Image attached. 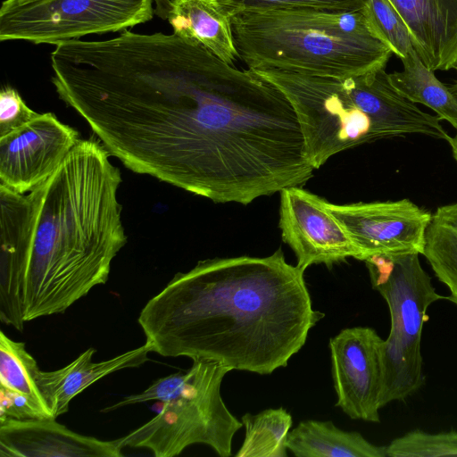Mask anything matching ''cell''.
Wrapping results in <instances>:
<instances>
[{
	"instance_id": "cell-1",
	"label": "cell",
	"mask_w": 457,
	"mask_h": 457,
	"mask_svg": "<svg viewBox=\"0 0 457 457\" xmlns=\"http://www.w3.org/2000/svg\"><path fill=\"white\" fill-rule=\"evenodd\" d=\"M129 129L143 175L214 203L248 204L314 170L285 95L188 41L142 76Z\"/></svg>"
},
{
	"instance_id": "cell-2",
	"label": "cell",
	"mask_w": 457,
	"mask_h": 457,
	"mask_svg": "<svg viewBox=\"0 0 457 457\" xmlns=\"http://www.w3.org/2000/svg\"><path fill=\"white\" fill-rule=\"evenodd\" d=\"M98 139H81L27 194L0 186V294L24 291V320L59 314L106 283L127 243L118 167Z\"/></svg>"
},
{
	"instance_id": "cell-3",
	"label": "cell",
	"mask_w": 457,
	"mask_h": 457,
	"mask_svg": "<svg viewBox=\"0 0 457 457\" xmlns=\"http://www.w3.org/2000/svg\"><path fill=\"white\" fill-rule=\"evenodd\" d=\"M324 316L312 308L304 270L278 249L198 262L151 298L137 321L160 355L264 375L287 366Z\"/></svg>"
},
{
	"instance_id": "cell-4",
	"label": "cell",
	"mask_w": 457,
	"mask_h": 457,
	"mask_svg": "<svg viewBox=\"0 0 457 457\" xmlns=\"http://www.w3.org/2000/svg\"><path fill=\"white\" fill-rule=\"evenodd\" d=\"M253 71L290 102L314 170L336 154L377 140L418 134L447 142L451 137L437 115L394 88L385 69L345 78Z\"/></svg>"
},
{
	"instance_id": "cell-5",
	"label": "cell",
	"mask_w": 457,
	"mask_h": 457,
	"mask_svg": "<svg viewBox=\"0 0 457 457\" xmlns=\"http://www.w3.org/2000/svg\"><path fill=\"white\" fill-rule=\"evenodd\" d=\"M231 23L238 56L250 70L345 78L385 69L393 54L361 10H245Z\"/></svg>"
},
{
	"instance_id": "cell-6",
	"label": "cell",
	"mask_w": 457,
	"mask_h": 457,
	"mask_svg": "<svg viewBox=\"0 0 457 457\" xmlns=\"http://www.w3.org/2000/svg\"><path fill=\"white\" fill-rule=\"evenodd\" d=\"M228 371L231 369L220 362L194 359L185 372L161 378L143 392L128 395L102 411L160 401L162 406L153 419L118 438L122 448H147L156 457H173L189 445L202 444L228 457L234 435L243 427L220 395L222 379Z\"/></svg>"
},
{
	"instance_id": "cell-7",
	"label": "cell",
	"mask_w": 457,
	"mask_h": 457,
	"mask_svg": "<svg viewBox=\"0 0 457 457\" xmlns=\"http://www.w3.org/2000/svg\"><path fill=\"white\" fill-rule=\"evenodd\" d=\"M417 253L377 254L364 261L372 287L385 299L391 318L382 345L381 406L403 401L425 383L421 335L427 311L439 295Z\"/></svg>"
},
{
	"instance_id": "cell-8",
	"label": "cell",
	"mask_w": 457,
	"mask_h": 457,
	"mask_svg": "<svg viewBox=\"0 0 457 457\" xmlns=\"http://www.w3.org/2000/svg\"><path fill=\"white\" fill-rule=\"evenodd\" d=\"M154 0H4L0 40L57 45L153 19Z\"/></svg>"
},
{
	"instance_id": "cell-9",
	"label": "cell",
	"mask_w": 457,
	"mask_h": 457,
	"mask_svg": "<svg viewBox=\"0 0 457 457\" xmlns=\"http://www.w3.org/2000/svg\"><path fill=\"white\" fill-rule=\"evenodd\" d=\"M326 206L343 226L365 261L377 254H423L431 212L408 198Z\"/></svg>"
},
{
	"instance_id": "cell-10",
	"label": "cell",
	"mask_w": 457,
	"mask_h": 457,
	"mask_svg": "<svg viewBox=\"0 0 457 457\" xmlns=\"http://www.w3.org/2000/svg\"><path fill=\"white\" fill-rule=\"evenodd\" d=\"M81 140L53 112L38 113L0 137V186L27 194L47 179Z\"/></svg>"
},
{
	"instance_id": "cell-11",
	"label": "cell",
	"mask_w": 457,
	"mask_h": 457,
	"mask_svg": "<svg viewBox=\"0 0 457 457\" xmlns=\"http://www.w3.org/2000/svg\"><path fill=\"white\" fill-rule=\"evenodd\" d=\"M383 341L368 327L344 328L329 339L336 405L351 419L380 421Z\"/></svg>"
},
{
	"instance_id": "cell-12",
	"label": "cell",
	"mask_w": 457,
	"mask_h": 457,
	"mask_svg": "<svg viewBox=\"0 0 457 457\" xmlns=\"http://www.w3.org/2000/svg\"><path fill=\"white\" fill-rule=\"evenodd\" d=\"M326 200L291 187L280 191L279 228L283 241L294 251L297 266H331L347 258L361 260L350 237L328 211Z\"/></svg>"
},
{
	"instance_id": "cell-13",
	"label": "cell",
	"mask_w": 457,
	"mask_h": 457,
	"mask_svg": "<svg viewBox=\"0 0 457 457\" xmlns=\"http://www.w3.org/2000/svg\"><path fill=\"white\" fill-rule=\"evenodd\" d=\"M56 419L0 421L1 457H120L118 439L104 441L78 434Z\"/></svg>"
},
{
	"instance_id": "cell-14",
	"label": "cell",
	"mask_w": 457,
	"mask_h": 457,
	"mask_svg": "<svg viewBox=\"0 0 457 457\" xmlns=\"http://www.w3.org/2000/svg\"><path fill=\"white\" fill-rule=\"evenodd\" d=\"M430 70L457 68V0H388Z\"/></svg>"
},
{
	"instance_id": "cell-15",
	"label": "cell",
	"mask_w": 457,
	"mask_h": 457,
	"mask_svg": "<svg viewBox=\"0 0 457 457\" xmlns=\"http://www.w3.org/2000/svg\"><path fill=\"white\" fill-rule=\"evenodd\" d=\"M96 351L88 348L62 369L37 372L36 384L54 419L66 413L71 400L95 382L115 371L144 364L153 348L145 342L137 348L99 362L92 361Z\"/></svg>"
},
{
	"instance_id": "cell-16",
	"label": "cell",
	"mask_w": 457,
	"mask_h": 457,
	"mask_svg": "<svg viewBox=\"0 0 457 457\" xmlns=\"http://www.w3.org/2000/svg\"><path fill=\"white\" fill-rule=\"evenodd\" d=\"M167 20L173 34L199 45L221 61L237 59L231 15L219 0H170Z\"/></svg>"
},
{
	"instance_id": "cell-17",
	"label": "cell",
	"mask_w": 457,
	"mask_h": 457,
	"mask_svg": "<svg viewBox=\"0 0 457 457\" xmlns=\"http://www.w3.org/2000/svg\"><path fill=\"white\" fill-rule=\"evenodd\" d=\"M287 449L297 457H386V446L370 443L360 433L313 420L289 431Z\"/></svg>"
},
{
	"instance_id": "cell-18",
	"label": "cell",
	"mask_w": 457,
	"mask_h": 457,
	"mask_svg": "<svg viewBox=\"0 0 457 457\" xmlns=\"http://www.w3.org/2000/svg\"><path fill=\"white\" fill-rule=\"evenodd\" d=\"M403 64V71L388 73L394 88L409 102L428 107L456 129L457 96L450 87L441 82L418 55Z\"/></svg>"
},
{
	"instance_id": "cell-19",
	"label": "cell",
	"mask_w": 457,
	"mask_h": 457,
	"mask_svg": "<svg viewBox=\"0 0 457 457\" xmlns=\"http://www.w3.org/2000/svg\"><path fill=\"white\" fill-rule=\"evenodd\" d=\"M423 255L457 305V203L439 206L427 230Z\"/></svg>"
},
{
	"instance_id": "cell-20",
	"label": "cell",
	"mask_w": 457,
	"mask_h": 457,
	"mask_svg": "<svg viewBox=\"0 0 457 457\" xmlns=\"http://www.w3.org/2000/svg\"><path fill=\"white\" fill-rule=\"evenodd\" d=\"M241 421L245 438L237 457H286L292 416L284 408L245 413Z\"/></svg>"
},
{
	"instance_id": "cell-21",
	"label": "cell",
	"mask_w": 457,
	"mask_h": 457,
	"mask_svg": "<svg viewBox=\"0 0 457 457\" xmlns=\"http://www.w3.org/2000/svg\"><path fill=\"white\" fill-rule=\"evenodd\" d=\"M38 370L37 361L26 350L25 344L13 341L1 331L0 385L28 395L53 418L35 381Z\"/></svg>"
},
{
	"instance_id": "cell-22",
	"label": "cell",
	"mask_w": 457,
	"mask_h": 457,
	"mask_svg": "<svg viewBox=\"0 0 457 457\" xmlns=\"http://www.w3.org/2000/svg\"><path fill=\"white\" fill-rule=\"evenodd\" d=\"M361 11L373 35L402 62L418 55L405 24L388 0H368Z\"/></svg>"
},
{
	"instance_id": "cell-23",
	"label": "cell",
	"mask_w": 457,
	"mask_h": 457,
	"mask_svg": "<svg viewBox=\"0 0 457 457\" xmlns=\"http://www.w3.org/2000/svg\"><path fill=\"white\" fill-rule=\"evenodd\" d=\"M386 457L457 456V431L430 434L412 430L386 446Z\"/></svg>"
},
{
	"instance_id": "cell-24",
	"label": "cell",
	"mask_w": 457,
	"mask_h": 457,
	"mask_svg": "<svg viewBox=\"0 0 457 457\" xmlns=\"http://www.w3.org/2000/svg\"><path fill=\"white\" fill-rule=\"evenodd\" d=\"M231 17L245 10L317 9L361 11L368 0H219Z\"/></svg>"
},
{
	"instance_id": "cell-25",
	"label": "cell",
	"mask_w": 457,
	"mask_h": 457,
	"mask_svg": "<svg viewBox=\"0 0 457 457\" xmlns=\"http://www.w3.org/2000/svg\"><path fill=\"white\" fill-rule=\"evenodd\" d=\"M38 113L29 108L19 92L11 86L0 90V137L25 125Z\"/></svg>"
},
{
	"instance_id": "cell-26",
	"label": "cell",
	"mask_w": 457,
	"mask_h": 457,
	"mask_svg": "<svg viewBox=\"0 0 457 457\" xmlns=\"http://www.w3.org/2000/svg\"><path fill=\"white\" fill-rule=\"evenodd\" d=\"M6 419H53L28 395L0 385V421Z\"/></svg>"
},
{
	"instance_id": "cell-27",
	"label": "cell",
	"mask_w": 457,
	"mask_h": 457,
	"mask_svg": "<svg viewBox=\"0 0 457 457\" xmlns=\"http://www.w3.org/2000/svg\"><path fill=\"white\" fill-rule=\"evenodd\" d=\"M455 70L457 71V68ZM450 88L453 91V93L457 96V80H455V82L450 86ZM455 130L456 132L454 136L450 137L447 143L451 146L453 157L457 162V128L455 129Z\"/></svg>"
},
{
	"instance_id": "cell-28",
	"label": "cell",
	"mask_w": 457,
	"mask_h": 457,
	"mask_svg": "<svg viewBox=\"0 0 457 457\" xmlns=\"http://www.w3.org/2000/svg\"><path fill=\"white\" fill-rule=\"evenodd\" d=\"M154 4L156 7V14L162 19H167L170 5V0H154Z\"/></svg>"
}]
</instances>
